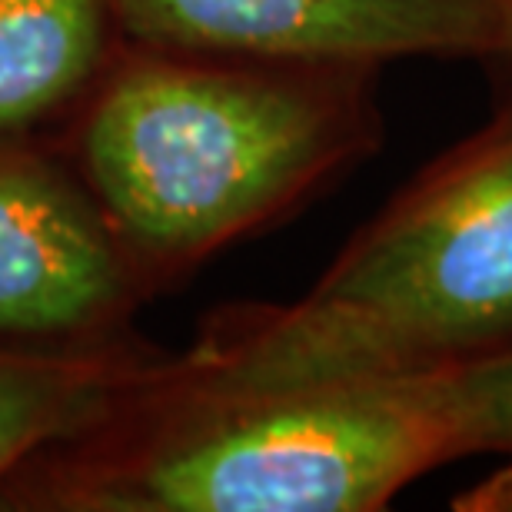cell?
Masks as SVG:
<instances>
[{"instance_id":"1","label":"cell","mask_w":512,"mask_h":512,"mask_svg":"<svg viewBox=\"0 0 512 512\" xmlns=\"http://www.w3.org/2000/svg\"><path fill=\"white\" fill-rule=\"evenodd\" d=\"M380 67L120 37L84 94L77 177L143 293L293 217L383 143Z\"/></svg>"},{"instance_id":"2","label":"cell","mask_w":512,"mask_h":512,"mask_svg":"<svg viewBox=\"0 0 512 512\" xmlns=\"http://www.w3.org/2000/svg\"><path fill=\"white\" fill-rule=\"evenodd\" d=\"M456 459L453 366L237 383L167 353L94 429L20 466L0 512H380Z\"/></svg>"},{"instance_id":"3","label":"cell","mask_w":512,"mask_h":512,"mask_svg":"<svg viewBox=\"0 0 512 512\" xmlns=\"http://www.w3.org/2000/svg\"><path fill=\"white\" fill-rule=\"evenodd\" d=\"M512 70V64H509ZM512 346V84L290 303L207 316L180 356L213 380L429 373Z\"/></svg>"},{"instance_id":"4","label":"cell","mask_w":512,"mask_h":512,"mask_svg":"<svg viewBox=\"0 0 512 512\" xmlns=\"http://www.w3.org/2000/svg\"><path fill=\"white\" fill-rule=\"evenodd\" d=\"M127 40L386 67L512 57V0H110Z\"/></svg>"},{"instance_id":"5","label":"cell","mask_w":512,"mask_h":512,"mask_svg":"<svg viewBox=\"0 0 512 512\" xmlns=\"http://www.w3.org/2000/svg\"><path fill=\"white\" fill-rule=\"evenodd\" d=\"M143 296L77 170L0 137V340L117 336Z\"/></svg>"},{"instance_id":"6","label":"cell","mask_w":512,"mask_h":512,"mask_svg":"<svg viewBox=\"0 0 512 512\" xmlns=\"http://www.w3.org/2000/svg\"><path fill=\"white\" fill-rule=\"evenodd\" d=\"M163 360V350L120 333L87 343L0 340V486L44 449L107 419Z\"/></svg>"},{"instance_id":"7","label":"cell","mask_w":512,"mask_h":512,"mask_svg":"<svg viewBox=\"0 0 512 512\" xmlns=\"http://www.w3.org/2000/svg\"><path fill=\"white\" fill-rule=\"evenodd\" d=\"M120 37L110 0H0V137L84 100Z\"/></svg>"},{"instance_id":"8","label":"cell","mask_w":512,"mask_h":512,"mask_svg":"<svg viewBox=\"0 0 512 512\" xmlns=\"http://www.w3.org/2000/svg\"><path fill=\"white\" fill-rule=\"evenodd\" d=\"M466 456L512 459V346L453 366Z\"/></svg>"},{"instance_id":"9","label":"cell","mask_w":512,"mask_h":512,"mask_svg":"<svg viewBox=\"0 0 512 512\" xmlns=\"http://www.w3.org/2000/svg\"><path fill=\"white\" fill-rule=\"evenodd\" d=\"M449 506L456 512H512V459L496 473L456 493Z\"/></svg>"},{"instance_id":"10","label":"cell","mask_w":512,"mask_h":512,"mask_svg":"<svg viewBox=\"0 0 512 512\" xmlns=\"http://www.w3.org/2000/svg\"><path fill=\"white\" fill-rule=\"evenodd\" d=\"M506 64H512V57H509V60H506Z\"/></svg>"}]
</instances>
